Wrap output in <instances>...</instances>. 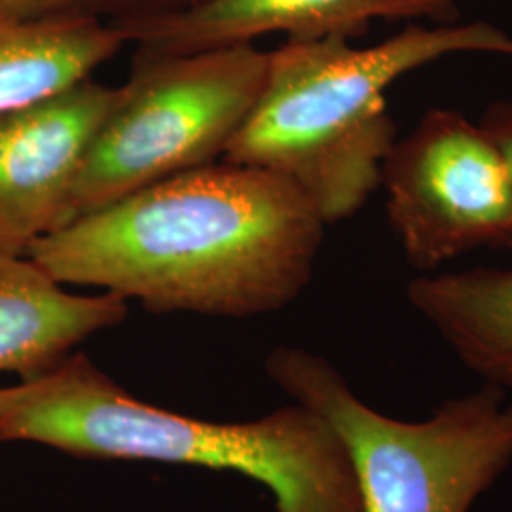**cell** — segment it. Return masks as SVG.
I'll return each instance as SVG.
<instances>
[{
    "label": "cell",
    "mask_w": 512,
    "mask_h": 512,
    "mask_svg": "<svg viewBox=\"0 0 512 512\" xmlns=\"http://www.w3.org/2000/svg\"><path fill=\"white\" fill-rule=\"evenodd\" d=\"M120 86L93 78L0 116V253L27 256L73 219L78 175Z\"/></svg>",
    "instance_id": "52a82bcc"
},
{
    "label": "cell",
    "mask_w": 512,
    "mask_h": 512,
    "mask_svg": "<svg viewBox=\"0 0 512 512\" xmlns=\"http://www.w3.org/2000/svg\"><path fill=\"white\" fill-rule=\"evenodd\" d=\"M325 226L287 179L220 160L86 213L27 256L61 285L152 313L247 319L304 293Z\"/></svg>",
    "instance_id": "6da1fadb"
},
{
    "label": "cell",
    "mask_w": 512,
    "mask_h": 512,
    "mask_svg": "<svg viewBox=\"0 0 512 512\" xmlns=\"http://www.w3.org/2000/svg\"><path fill=\"white\" fill-rule=\"evenodd\" d=\"M126 317L124 298L69 293L29 256L0 253V372L35 378Z\"/></svg>",
    "instance_id": "9c48e42d"
},
{
    "label": "cell",
    "mask_w": 512,
    "mask_h": 512,
    "mask_svg": "<svg viewBox=\"0 0 512 512\" xmlns=\"http://www.w3.org/2000/svg\"><path fill=\"white\" fill-rule=\"evenodd\" d=\"M0 442L239 473L270 490L275 512H363L348 450L317 412L293 403L260 420H198L133 397L82 351L0 387Z\"/></svg>",
    "instance_id": "7a4b0ae2"
},
{
    "label": "cell",
    "mask_w": 512,
    "mask_h": 512,
    "mask_svg": "<svg viewBox=\"0 0 512 512\" xmlns=\"http://www.w3.org/2000/svg\"><path fill=\"white\" fill-rule=\"evenodd\" d=\"M461 54L512 57V35L488 21H456L408 23L366 48L340 37L287 38L270 52L264 88L224 160L287 179L327 226L349 219L382 186L397 141L387 90Z\"/></svg>",
    "instance_id": "3957f363"
},
{
    "label": "cell",
    "mask_w": 512,
    "mask_h": 512,
    "mask_svg": "<svg viewBox=\"0 0 512 512\" xmlns=\"http://www.w3.org/2000/svg\"><path fill=\"white\" fill-rule=\"evenodd\" d=\"M124 44L97 19L0 21V116L92 78Z\"/></svg>",
    "instance_id": "8fae6325"
},
{
    "label": "cell",
    "mask_w": 512,
    "mask_h": 512,
    "mask_svg": "<svg viewBox=\"0 0 512 512\" xmlns=\"http://www.w3.org/2000/svg\"><path fill=\"white\" fill-rule=\"evenodd\" d=\"M461 0H207L160 18L110 23L137 50L192 54L283 33L294 40L365 37L378 19L446 25Z\"/></svg>",
    "instance_id": "ba28073f"
},
{
    "label": "cell",
    "mask_w": 512,
    "mask_h": 512,
    "mask_svg": "<svg viewBox=\"0 0 512 512\" xmlns=\"http://www.w3.org/2000/svg\"><path fill=\"white\" fill-rule=\"evenodd\" d=\"M266 374L338 433L363 512H471L512 467V404L495 385L408 421L368 406L336 366L308 349L275 348Z\"/></svg>",
    "instance_id": "277c9868"
},
{
    "label": "cell",
    "mask_w": 512,
    "mask_h": 512,
    "mask_svg": "<svg viewBox=\"0 0 512 512\" xmlns=\"http://www.w3.org/2000/svg\"><path fill=\"white\" fill-rule=\"evenodd\" d=\"M480 124L503 152L512 173V101H495L484 112Z\"/></svg>",
    "instance_id": "4fadbf2b"
},
{
    "label": "cell",
    "mask_w": 512,
    "mask_h": 512,
    "mask_svg": "<svg viewBox=\"0 0 512 512\" xmlns=\"http://www.w3.org/2000/svg\"><path fill=\"white\" fill-rule=\"evenodd\" d=\"M387 222L423 274L476 249H512V173L490 133L459 110L429 109L382 171Z\"/></svg>",
    "instance_id": "8992f818"
},
{
    "label": "cell",
    "mask_w": 512,
    "mask_h": 512,
    "mask_svg": "<svg viewBox=\"0 0 512 512\" xmlns=\"http://www.w3.org/2000/svg\"><path fill=\"white\" fill-rule=\"evenodd\" d=\"M406 298L461 365L512 393V266L421 274Z\"/></svg>",
    "instance_id": "30bf717a"
},
{
    "label": "cell",
    "mask_w": 512,
    "mask_h": 512,
    "mask_svg": "<svg viewBox=\"0 0 512 512\" xmlns=\"http://www.w3.org/2000/svg\"><path fill=\"white\" fill-rule=\"evenodd\" d=\"M270 52L255 44L160 54L137 50L120 99L78 175L73 220L224 160L264 88Z\"/></svg>",
    "instance_id": "5b68a950"
},
{
    "label": "cell",
    "mask_w": 512,
    "mask_h": 512,
    "mask_svg": "<svg viewBox=\"0 0 512 512\" xmlns=\"http://www.w3.org/2000/svg\"><path fill=\"white\" fill-rule=\"evenodd\" d=\"M207 0H0V21L97 19L122 23L190 10Z\"/></svg>",
    "instance_id": "7c38bea8"
}]
</instances>
